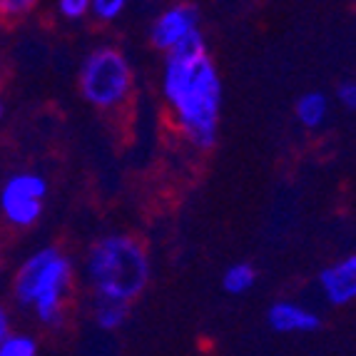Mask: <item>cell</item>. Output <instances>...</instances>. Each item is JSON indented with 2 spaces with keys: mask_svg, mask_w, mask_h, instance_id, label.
Masks as SVG:
<instances>
[{
  "mask_svg": "<svg viewBox=\"0 0 356 356\" xmlns=\"http://www.w3.org/2000/svg\"><path fill=\"white\" fill-rule=\"evenodd\" d=\"M162 100L175 130L197 152L217 145L222 122V75L209 55L202 30L165 55L162 63Z\"/></svg>",
  "mask_w": 356,
  "mask_h": 356,
  "instance_id": "6da1fadb",
  "label": "cell"
},
{
  "mask_svg": "<svg viewBox=\"0 0 356 356\" xmlns=\"http://www.w3.org/2000/svg\"><path fill=\"white\" fill-rule=\"evenodd\" d=\"M85 277L95 299L132 304L149 284L152 261L145 244L132 234H107L88 252Z\"/></svg>",
  "mask_w": 356,
  "mask_h": 356,
  "instance_id": "7a4b0ae2",
  "label": "cell"
},
{
  "mask_svg": "<svg viewBox=\"0 0 356 356\" xmlns=\"http://www.w3.org/2000/svg\"><path fill=\"white\" fill-rule=\"evenodd\" d=\"M72 282V261L55 247L35 252L15 277V297L23 307L35 309V316L60 327L65 319V299Z\"/></svg>",
  "mask_w": 356,
  "mask_h": 356,
  "instance_id": "3957f363",
  "label": "cell"
},
{
  "mask_svg": "<svg viewBox=\"0 0 356 356\" xmlns=\"http://www.w3.org/2000/svg\"><path fill=\"white\" fill-rule=\"evenodd\" d=\"M80 92L102 113H113L125 105L135 88V70L120 48L100 45L80 65Z\"/></svg>",
  "mask_w": 356,
  "mask_h": 356,
  "instance_id": "277c9868",
  "label": "cell"
},
{
  "mask_svg": "<svg viewBox=\"0 0 356 356\" xmlns=\"http://www.w3.org/2000/svg\"><path fill=\"white\" fill-rule=\"evenodd\" d=\"M200 20H202V13L195 3H172V6L162 8L149 25L152 48L162 55H170L182 42L200 33Z\"/></svg>",
  "mask_w": 356,
  "mask_h": 356,
  "instance_id": "5b68a950",
  "label": "cell"
},
{
  "mask_svg": "<svg viewBox=\"0 0 356 356\" xmlns=\"http://www.w3.org/2000/svg\"><path fill=\"white\" fill-rule=\"evenodd\" d=\"M48 195V182L40 175H15L3 187V212L18 227H30L40 220L42 200Z\"/></svg>",
  "mask_w": 356,
  "mask_h": 356,
  "instance_id": "8992f818",
  "label": "cell"
},
{
  "mask_svg": "<svg viewBox=\"0 0 356 356\" xmlns=\"http://www.w3.org/2000/svg\"><path fill=\"white\" fill-rule=\"evenodd\" d=\"M319 289L332 307H349L356 302V252L332 261L319 272Z\"/></svg>",
  "mask_w": 356,
  "mask_h": 356,
  "instance_id": "52a82bcc",
  "label": "cell"
},
{
  "mask_svg": "<svg viewBox=\"0 0 356 356\" xmlns=\"http://www.w3.org/2000/svg\"><path fill=\"white\" fill-rule=\"evenodd\" d=\"M269 327L277 334H314L321 327V316L299 302H274L267 312Z\"/></svg>",
  "mask_w": 356,
  "mask_h": 356,
  "instance_id": "ba28073f",
  "label": "cell"
},
{
  "mask_svg": "<svg viewBox=\"0 0 356 356\" xmlns=\"http://www.w3.org/2000/svg\"><path fill=\"white\" fill-rule=\"evenodd\" d=\"M294 115H297V122L307 130H316V127L324 125V120L329 115V97L319 90H309L294 105Z\"/></svg>",
  "mask_w": 356,
  "mask_h": 356,
  "instance_id": "9c48e42d",
  "label": "cell"
},
{
  "mask_svg": "<svg viewBox=\"0 0 356 356\" xmlns=\"http://www.w3.org/2000/svg\"><path fill=\"white\" fill-rule=\"evenodd\" d=\"M130 316V304L115 299H92V319L102 332H118Z\"/></svg>",
  "mask_w": 356,
  "mask_h": 356,
  "instance_id": "30bf717a",
  "label": "cell"
},
{
  "mask_svg": "<svg viewBox=\"0 0 356 356\" xmlns=\"http://www.w3.org/2000/svg\"><path fill=\"white\" fill-rule=\"evenodd\" d=\"M257 284V269L252 267L250 261H237L227 267V272L222 274V289L232 297H242L252 286Z\"/></svg>",
  "mask_w": 356,
  "mask_h": 356,
  "instance_id": "8fae6325",
  "label": "cell"
},
{
  "mask_svg": "<svg viewBox=\"0 0 356 356\" xmlns=\"http://www.w3.org/2000/svg\"><path fill=\"white\" fill-rule=\"evenodd\" d=\"M125 0H90V15L100 23H113L125 13Z\"/></svg>",
  "mask_w": 356,
  "mask_h": 356,
  "instance_id": "7c38bea8",
  "label": "cell"
},
{
  "mask_svg": "<svg viewBox=\"0 0 356 356\" xmlns=\"http://www.w3.org/2000/svg\"><path fill=\"white\" fill-rule=\"evenodd\" d=\"M0 356H38L35 339L25 337V334H10L0 346Z\"/></svg>",
  "mask_w": 356,
  "mask_h": 356,
  "instance_id": "4fadbf2b",
  "label": "cell"
},
{
  "mask_svg": "<svg viewBox=\"0 0 356 356\" xmlns=\"http://www.w3.org/2000/svg\"><path fill=\"white\" fill-rule=\"evenodd\" d=\"M58 13L65 20H83L90 15V0H60Z\"/></svg>",
  "mask_w": 356,
  "mask_h": 356,
  "instance_id": "5bb4252c",
  "label": "cell"
},
{
  "mask_svg": "<svg viewBox=\"0 0 356 356\" xmlns=\"http://www.w3.org/2000/svg\"><path fill=\"white\" fill-rule=\"evenodd\" d=\"M337 100L339 105H344L346 110L356 113V80H346L337 88Z\"/></svg>",
  "mask_w": 356,
  "mask_h": 356,
  "instance_id": "9a60e30c",
  "label": "cell"
},
{
  "mask_svg": "<svg viewBox=\"0 0 356 356\" xmlns=\"http://www.w3.org/2000/svg\"><path fill=\"white\" fill-rule=\"evenodd\" d=\"M33 0H3L0 3V13L3 15H25L28 10H33Z\"/></svg>",
  "mask_w": 356,
  "mask_h": 356,
  "instance_id": "2e32d148",
  "label": "cell"
},
{
  "mask_svg": "<svg viewBox=\"0 0 356 356\" xmlns=\"http://www.w3.org/2000/svg\"><path fill=\"white\" fill-rule=\"evenodd\" d=\"M10 337V321H8V314L6 309L0 307V346H3V341Z\"/></svg>",
  "mask_w": 356,
  "mask_h": 356,
  "instance_id": "e0dca14e",
  "label": "cell"
},
{
  "mask_svg": "<svg viewBox=\"0 0 356 356\" xmlns=\"http://www.w3.org/2000/svg\"><path fill=\"white\" fill-rule=\"evenodd\" d=\"M0 120H3V102H0Z\"/></svg>",
  "mask_w": 356,
  "mask_h": 356,
  "instance_id": "ac0fdd59",
  "label": "cell"
}]
</instances>
